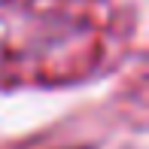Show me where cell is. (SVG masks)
Returning a JSON list of instances; mask_svg holds the SVG:
<instances>
[{"label":"cell","mask_w":149,"mask_h":149,"mask_svg":"<svg viewBox=\"0 0 149 149\" xmlns=\"http://www.w3.org/2000/svg\"><path fill=\"white\" fill-rule=\"evenodd\" d=\"M119 24L110 0H0V85H61L104 70Z\"/></svg>","instance_id":"6da1fadb"}]
</instances>
